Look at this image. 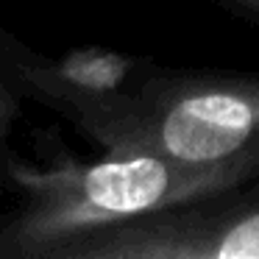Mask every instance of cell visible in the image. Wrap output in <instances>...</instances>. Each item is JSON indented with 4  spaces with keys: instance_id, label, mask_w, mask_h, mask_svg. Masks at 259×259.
<instances>
[{
    "instance_id": "1",
    "label": "cell",
    "mask_w": 259,
    "mask_h": 259,
    "mask_svg": "<svg viewBox=\"0 0 259 259\" xmlns=\"http://www.w3.org/2000/svg\"><path fill=\"white\" fill-rule=\"evenodd\" d=\"M106 153L218 164L259 151V78L181 73L75 112Z\"/></svg>"
},
{
    "instance_id": "2",
    "label": "cell",
    "mask_w": 259,
    "mask_h": 259,
    "mask_svg": "<svg viewBox=\"0 0 259 259\" xmlns=\"http://www.w3.org/2000/svg\"><path fill=\"white\" fill-rule=\"evenodd\" d=\"M48 259H259V181L98 229Z\"/></svg>"
},
{
    "instance_id": "3",
    "label": "cell",
    "mask_w": 259,
    "mask_h": 259,
    "mask_svg": "<svg viewBox=\"0 0 259 259\" xmlns=\"http://www.w3.org/2000/svg\"><path fill=\"white\" fill-rule=\"evenodd\" d=\"M134 70V59L109 51H78L51 70H31V78L42 92L62 103H70L73 112L112 101L123 92Z\"/></svg>"
},
{
    "instance_id": "4",
    "label": "cell",
    "mask_w": 259,
    "mask_h": 259,
    "mask_svg": "<svg viewBox=\"0 0 259 259\" xmlns=\"http://www.w3.org/2000/svg\"><path fill=\"white\" fill-rule=\"evenodd\" d=\"M231 3H237L240 9H245V12H251L259 17V0H231Z\"/></svg>"
}]
</instances>
